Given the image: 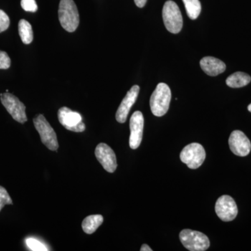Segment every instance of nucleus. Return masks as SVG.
Instances as JSON below:
<instances>
[{
  "instance_id": "nucleus-1",
  "label": "nucleus",
  "mask_w": 251,
  "mask_h": 251,
  "mask_svg": "<svg viewBox=\"0 0 251 251\" xmlns=\"http://www.w3.org/2000/svg\"><path fill=\"white\" fill-rule=\"evenodd\" d=\"M58 14L59 23L66 31L74 32L76 30L80 17L74 0H60Z\"/></svg>"
},
{
  "instance_id": "nucleus-2",
  "label": "nucleus",
  "mask_w": 251,
  "mask_h": 251,
  "mask_svg": "<svg viewBox=\"0 0 251 251\" xmlns=\"http://www.w3.org/2000/svg\"><path fill=\"white\" fill-rule=\"evenodd\" d=\"M171 90L166 83L158 84L150 98V108L153 115L162 117L169 109L171 100Z\"/></svg>"
},
{
  "instance_id": "nucleus-3",
  "label": "nucleus",
  "mask_w": 251,
  "mask_h": 251,
  "mask_svg": "<svg viewBox=\"0 0 251 251\" xmlns=\"http://www.w3.org/2000/svg\"><path fill=\"white\" fill-rule=\"evenodd\" d=\"M163 19L166 29L173 34H178L183 27V18L179 6L175 1H167L163 6Z\"/></svg>"
},
{
  "instance_id": "nucleus-4",
  "label": "nucleus",
  "mask_w": 251,
  "mask_h": 251,
  "mask_svg": "<svg viewBox=\"0 0 251 251\" xmlns=\"http://www.w3.org/2000/svg\"><path fill=\"white\" fill-rule=\"evenodd\" d=\"M179 239L183 246L188 251H204L210 246L209 238L198 231L183 229L180 232Z\"/></svg>"
},
{
  "instance_id": "nucleus-5",
  "label": "nucleus",
  "mask_w": 251,
  "mask_h": 251,
  "mask_svg": "<svg viewBox=\"0 0 251 251\" xmlns=\"http://www.w3.org/2000/svg\"><path fill=\"white\" fill-rule=\"evenodd\" d=\"M33 122L36 130L40 135L42 143L50 150L57 151L59 148L57 135L45 117L43 115H37L34 117Z\"/></svg>"
},
{
  "instance_id": "nucleus-6",
  "label": "nucleus",
  "mask_w": 251,
  "mask_h": 251,
  "mask_svg": "<svg viewBox=\"0 0 251 251\" xmlns=\"http://www.w3.org/2000/svg\"><path fill=\"white\" fill-rule=\"evenodd\" d=\"M206 158L205 150L199 143H191L185 147L180 153V159L190 169H197L202 166Z\"/></svg>"
},
{
  "instance_id": "nucleus-7",
  "label": "nucleus",
  "mask_w": 251,
  "mask_h": 251,
  "mask_svg": "<svg viewBox=\"0 0 251 251\" xmlns=\"http://www.w3.org/2000/svg\"><path fill=\"white\" fill-rule=\"evenodd\" d=\"M0 97L1 103L14 120L21 124H24L27 121L25 105L16 96L6 92L4 94H0Z\"/></svg>"
},
{
  "instance_id": "nucleus-8",
  "label": "nucleus",
  "mask_w": 251,
  "mask_h": 251,
  "mask_svg": "<svg viewBox=\"0 0 251 251\" xmlns=\"http://www.w3.org/2000/svg\"><path fill=\"white\" fill-rule=\"evenodd\" d=\"M58 119L61 125L67 130L74 132H83L85 125L78 112L73 111L67 107H62L58 111Z\"/></svg>"
},
{
  "instance_id": "nucleus-9",
  "label": "nucleus",
  "mask_w": 251,
  "mask_h": 251,
  "mask_svg": "<svg viewBox=\"0 0 251 251\" xmlns=\"http://www.w3.org/2000/svg\"><path fill=\"white\" fill-rule=\"evenodd\" d=\"M215 211L220 219L225 222L233 221L237 217L238 209L233 198L229 196H223L217 200Z\"/></svg>"
},
{
  "instance_id": "nucleus-10",
  "label": "nucleus",
  "mask_w": 251,
  "mask_h": 251,
  "mask_svg": "<svg viewBox=\"0 0 251 251\" xmlns=\"http://www.w3.org/2000/svg\"><path fill=\"white\" fill-rule=\"evenodd\" d=\"M229 146L231 151L239 156H247L251 152V143L241 130H234L229 138Z\"/></svg>"
},
{
  "instance_id": "nucleus-11",
  "label": "nucleus",
  "mask_w": 251,
  "mask_h": 251,
  "mask_svg": "<svg viewBox=\"0 0 251 251\" xmlns=\"http://www.w3.org/2000/svg\"><path fill=\"white\" fill-rule=\"evenodd\" d=\"M95 155L99 163L108 173L116 171L117 163L116 155L110 147L105 143H100L95 150Z\"/></svg>"
},
{
  "instance_id": "nucleus-12",
  "label": "nucleus",
  "mask_w": 251,
  "mask_h": 251,
  "mask_svg": "<svg viewBox=\"0 0 251 251\" xmlns=\"http://www.w3.org/2000/svg\"><path fill=\"white\" fill-rule=\"evenodd\" d=\"M144 117L140 111H135L130 119V148L136 150L139 148L143 140Z\"/></svg>"
},
{
  "instance_id": "nucleus-13",
  "label": "nucleus",
  "mask_w": 251,
  "mask_h": 251,
  "mask_svg": "<svg viewBox=\"0 0 251 251\" xmlns=\"http://www.w3.org/2000/svg\"><path fill=\"white\" fill-rule=\"evenodd\" d=\"M139 92V86L134 85L127 92L116 112V120L119 123L123 124L126 121L130 108L136 101Z\"/></svg>"
},
{
  "instance_id": "nucleus-14",
  "label": "nucleus",
  "mask_w": 251,
  "mask_h": 251,
  "mask_svg": "<svg viewBox=\"0 0 251 251\" xmlns=\"http://www.w3.org/2000/svg\"><path fill=\"white\" fill-rule=\"evenodd\" d=\"M200 64L203 72L210 76H216L224 73L226 69V64L214 57H203Z\"/></svg>"
},
{
  "instance_id": "nucleus-15",
  "label": "nucleus",
  "mask_w": 251,
  "mask_h": 251,
  "mask_svg": "<svg viewBox=\"0 0 251 251\" xmlns=\"http://www.w3.org/2000/svg\"><path fill=\"white\" fill-rule=\"evenodd\" d=\"M251 77L247 74L243 72H236L229 75L226 80V84L232 88H239L245 87L250 83Z\"/></svg>"
},
{
  "instance_id": "nucleus-16",
  "label": "nucleus",
  "mask_w": 251,
  "mask_h": 251,
  "mask_svg": "<svg viewBox=\"0 0 251 251\" xmlns=\"http://www.w3.org/2000/svg\"><path fill=\"white\" fill-rule=\"evenodd\" d=\"M103 222V217L101 215H91L86 217L82 221V227L85 233L91 234L96 232L99 226Z\"/></svg>"
},
{
  "instance_id": "nucleus-17",
  "label": "nucleus",
  "mask_w": 251,
  "mask_h": 251,
  "mask_svg": "<svg viewBox=\"0 0 251 251\" xmlns=\"http://www.w3.org/2000/svg\"><path fill=\"white\" fill-rule=\"evenodd\" d=\"M18 32L23 44H29L34 39L32 27L30 23L26 20L22 19L18 23Z\"/></svg>"
},
{
  "instance_id": "nucleus-18",
  "label": "nucleus",
  "mask_w": 251,
  "mask_h": 251,
  "mask_svg": "<svg viewBox=\"0 0 251 251\" xmlns=\"http://www.w3.org/2000/svg\"><path fill=\"white\" fill-rule=\"evenodd\" d=\"M186 13L191 20L197 19L201 14L202 6L200 0H182Z\"/></svg>"
},
{
  "instance_id": "nucleus-19",
  "label": "nucleus",
  "mask_w": 251,
  "mask_h": 251,
  "mask_svg": "<svg viewBox=\"0 0 251 251\" xmlns=\"http://www.w3.org/2000/svg\"><path fill=\"white\" fill-rule=\"evenodd\" d=\"M26 244L29 250L33 251H49L46 245L39 242L38 239L34 238H28L26 239Z\"/></svg>"
},
{
  "instance_id": "nucleus-20",
  "label": "nucleus",
  "mask_w": 251,
  "mask_h": 251,
  "mask_svg": "<svg viewBox=\"0 0 251 251\" xmlns=\"http://www.w3.org/2000/svg\"><path fill=\"white\" fill-rule=\"evenodd\" d=\"M12 200L7 191L2 186H0V211L6 204H12Z\"/></svg>"
},
{
  "instance_id": "nucleus-21",
  "label": "nucleus",
  "mask_w": 251,
  "mask_h": 251,
  "mask_svg": "<svg viewBox=\"0 0 251 251\" xmlns=\"http://www.w3.org/2000/svg\"><path fill=\"white\" fill-rule=\"evenodd\" d=\"M21 6L25 11L36 12L38 10V6L35 0H21Z\"/></svg>"
},
{
  "instance_id": "nucleus-22",
  "label": "nucleus",
  "mask_w": 251,
  "mask_h": 251,
  "mask_svg": "<svg viewBox=\"0 0 251 251\" xmlns=\"http://www.w3.org/2000/svg\"><path fill=\"white\" fill-rule=\"evenodd\" d=\"M10 25V19L8 15L0 9V33L6 31Z\"/></svg>"
},
{
  "instance_id": "nucleus-23",
  "label": "nucleus",
  "mask_w": 251,
  "mask_h": 251,
  "mask_svg": "<svg viewBox=\"0 0 251 251\" xmlns=\"http://www.w3.org/2000/svg\"><path fill=\"white\" fill-rule=\"evenodd\" d=\"M11 59L4 51L0 50V69H8L11 67Z\"/></svg>"
},
{
  "instance_id": "nucleus-24",
  "label": "nucleus",
  "mask_w": 251,
  "mask_h": 251,
  "mask_svg": "<svg viewBox=\"0 0 251 251\" xmlns=\"http://www.w3.org/2000/svg\"><path fill=\"white\" fill-rule=\"evenodd\" d=\"M148 0H134L135 4L138 7L143 8L146 4Z\"/></svg>"
},
{
  "instance_id": "nucleus-25",
  "label": "nucleus",
  "mask_w": 251,
  "mask_h": 251,
  "mask_svg": "<svg viewBox=\"0 0 251 251\" xmlns=\"http://www.w3.org/2000/svg\"><path fill=\"white\" fill-rule=\"evenodd\" d=\"M140 251H152V249H151L148 245L147 244H143L141 247V249H140Z\"/></svg>"
},
{
  "instance_id": "nucleus-26",
  "label": "nucleus",
  "mask_w": 251,
  "mask_h": 251,
  "mask_svg": "<svg viewBox=\"0 0 251 251\" xmlns=\"http://www.w3.org/2000/svg\"><path fill=\"white\" fill-rule=\"evenodd\" d=\"M248 110H249V112H251V103L248 106Z\"/></svg>"
}]
</instances>
